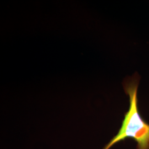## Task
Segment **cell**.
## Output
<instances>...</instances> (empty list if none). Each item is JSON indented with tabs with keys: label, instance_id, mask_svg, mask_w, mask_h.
Returning <instances> with one entry per match:
<instances>
[{
	"label": "cell",
	"instance_id": "cell-1",
	"mask_svg": "<svg viewBox=\"0 0 149 149\" xmlns=\"http://www.w3.org/2000/svg\"><path fill=\"white\" fill-rule=\"evenodd\" d=\"M140 76L135 73L125 82L124 87L129 98V108L119 132L102 149H110L114 145L131 138L136 143V149H149V124L141 116L138 109V90Z\"/></svg>",
	"mask_w": 149,
	"mask_h": 149
}]
</instances>
